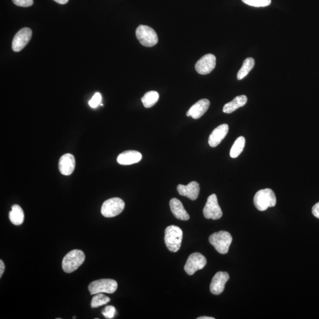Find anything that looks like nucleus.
I'll use <instances>...</instances> for the list:
<instances>
[{
    "mask_svg": "<svg viewBox=\"0 0 319 319\" xmlns=\"http://www.w3.org/2000/svg\"><path fill=\"white\" fill-rule=\"evenodd\" d=\"M183 239V231L177 226H169L165 229V241L167 247L173 252L179 250Z\"/></svg>",
    "mask_w": 319,
    "mask_h": 319,
    "instance_id": "obj_1",
    "label": "nucleus"
},
{
    "mask_svg": "<svg viewBox=\"0 0 319 319\" xmlns=\"http://www.w3.org/2000/svg\"><path fill=\"white\" fill-rule=\"evenodd\" d=\"M276 202L275 193L270 189L259 190L254 198L255 207L259 211H265L268 208L275 207Z\"/></svg>",
    "mask_w": 319,
    "mask_h": 319,
    "instance_id": "obj_2",
    "label": "nucleus"
},
{
    "mask_svg": "<svg viewBox=\"0 0 319 319\" xmlns=\"http://www.w3.org/2000/svg\"><path fill=\"white\" fill-rule=\"evenodd\" d=\"M85 259V254L81 250H71L64 258L62 268L65 273H72L84 262Z\"/></svg>",
    "mask_w": 319,
    "mask_h": 319,
    "instance_id": "obj_3",
    "label": "nucleus"
},
{
    "mask_svg": "<svg viewBox=\"0 0 319 319\" xmlns=\"http://www.w3.org/2000/svg\"><path fill=\"white\" fill-rule=\"evenodd\" d=\"M209 240L217 252L221 254H226L228 252L232 237L228 232L221 231L212 234Z\"/></svg>",
    "mask_w": 319,
    "mask_h": 319,
    "instance_id": "obj_4",
    "label": "nucleus"
},
{
    "mask_svg": "<svg viewBox=\"0 0 319 319\" xmlns=\"http://www.w3.org/2000/svg\"><path fill=\"white\" fill-rule=\"evenodd\" d=\"M136 36L140 43L145 47H153L158 43L156 32L150 27L140 25L136 30Z\"/></svg>",
    "mask_w": 319,
    "mask_h": 319,
    "instance_id": "obj_5",
    "label": "nucleus"
},
{
    "mask_svg": "<svg viewBox=\"0 0 319 319\" xmlns=\"http://www.w3.org/2000/svg\"><path fill=\"white\" fill-rule=\"evenodd\" d=\"M118 287L117 282L112 279H100L90 283L88 289L91 295L98 293H114Z\"/></svg>",
    "mask_w": 319,
    "mask_h": 319,
    "instance_id": "obj_6",
    "label": "nucleus"
},
{
    "mask_svg": "<svg viewBox=\"0 0 319 319\" xmlns=\"http://www.w3.org/2000/svg\"><path fill=\"white\" fill-rule=\"evenodd\" d=\"M125 208V203L120 198H113L106 200L101 207V213L104 217H113L120 214Z\"/></svg>",
    "mask_w": 319,
    "mask_h": 319,
    "instance_id": "obj_7",
    "label": "nucleus"
},
{
    "mask_svg": "<svg viewBox=\"0 0 319 319\" xmlns=\"http://www.w3.org/2000/svg\"><path fill=\"white\" fill-rule=\"evenodd\" d=\"M203 213L205 218L208 219L217 220L222 216V211L219 207L215 194L209 196Z\"/></svg>",
    "mask_w": 319,
    "mask_h": 319,
    "instance_id": "obj_8",
    "label": "nucleus"
},
{
    "mask_svg": "<svg viewBox=\"0 0 319 319\" xmlns=\"http://www.w3.org/2000/svg\"><path fill=\"white\" fill-rule=\"evenodd\" d=\"M207 263V259L201 253H193L187 258L184 269L187 274L192 276L197 271L203 269Z\"/></svg>",
    "mask_w": 319,
    "mask_h": 319,
    "instance_id": "obj_9",
    "label": "nucleus"
},
{
    "mask_svg": "<svg viewBox=\"0 0 319 319\" xmlns=\"http://www.w3.org/2000/svg\"><path fill=\"white\" fill-rule=\"evenodd\" d=\"M32 35V30L28 28H23L18 32L12 42V49L13 51L19 52L25 48L31 40Z\"/></svg>",
    "mask_w": 319,
    "mask_h": 319,
    "instance_id": "obj_10",
    "label": "nucleus"
},
{
    "mask_svg": "<svg viewBox=\"0 0 319 319\" xmlns=\"http://www.w3.org/2000/svg\"><path fill=\"white\" fill-rule=\"evenodd\" d=\"M216 57L213 55H205L197 62L195 70L201 74L210 73L216 67Z\"/></svg>",
    "mask_w": 319,
    "mask_h": 319,
    "instance_id": "obj_11",
    "label": "nucleus"
},
{
    "mask_svg": "<svg viewBox=\"0 0 319 319\" xmlns=\"http://www.w3.org/2000/svg\"><path fill=\"white\" fill-rule=\"evenodd\" d=\"M229 279V276L228 273L217 272L213 277L210 285V291L214 295L221 294L224 291L225 286L226 282Z\"/></svg>",
    "mask_w": 319,
    "mask_h": 319,
    "instance_id": "obj_12",
    "label": "nucleus"
},
{
    "mask_svg": "<svg viewBox=\"0 0 319 319\" xmlns=\"http://www.w3.org/2000/svg\"><path fill=\"white\" fill-rule=\"evenodd\" d=\"M75 159L73 155L68 153L63 155L59 159V169L62 175L70 176L75 168Z\"/></svg>",
    "mask_w": 319,
    "mask_h": 319,
    "instance_id": "obj_13",
    "label": "nucleus"
},
{
    "mask_svg": "<svg viewBox=\"0 0 319 319\" xmlns=\"http://www.w3.org/2000/svg\"><path fill=\"white\" fill-rule=\"evenodd\" d=\"M210 106V101L207 99L199 100L194 104L189 111H187L186 115L187 117H191L193 119H199L204 115L208 111Z\"/></svg>",
    "mask_w": 319,
    "mask_h": 319,
    "instance_id": "obj_14",
    "label": "nucleus"
},
{
    "mask_svg": "<svg viewBox=\"0 0 319 319\" xmlns=\"http://www.w3.org/2000/svg\"><path fill=\"white\" fill-rule=\"evenodd\" d=\"M177 190L180 195L186 196L192 201H195L199 196L200 186L196 181H191L186 186L178 184Z\"/></svg>",
    "mask_w": 319,
    "mask_h": 319,
    "instance_id": "obj_15",
    "label": "nucleus"
},
{
    "mask_svg": "<svg viewBox=\"0 0 319 319\" xmlns=\"http://www.w3.org/2000/svg\"><path fill=\"white\" fill-rule=\"evenodd\" d=\"M229 127L224 124L216 127L211 133L208 143L211 147H216L225 138L228 133Z\"/></svg>",
    "mask_w": 319,
    "mask_h": 319,
    "instance_id": "obj_16",
    "label": "nucleus"
},
{
    "mask_svg": "<svg viewBox=\"0 0 319 319\" xmlns=\"http://www.w3.org/2000/svg\"><path fill=\"white\" fill-rule=\"evenodd\" d=\"M142 159V154L135 150H128L121 153L117 157V162L121 165H131L139 163Z\"/></svg>",
    "mask_w": 319,
    "mask_h": 319,
    "instance_id": "obj_17",
    "label": "nucleus"
},
{
    "mask_svg": "<svg viewBox=\"0 0 319 319\" xmlns=\"http://www.w3.org/2000/svg\"><path fill=\"white\" fill-rule=\"evenodd\" d=\"M170 207L174 215L177 219L181 220H187L190 218L189 214L184 210L183 205L179 200L173 198L170 201Z\"/></svg>",
    "mask_w": 319,
    "mask_h": 319,
    "instance_id": "obj_18",
    "label": "nucleus"
},
{
    "mask_svg": "<svg viewBox=\"0 0 319 319\" xmlns=\"http://www.w3.org/2000/svg\"><path fill=\"white\" fill-rule=\"evenodd\" d=\"M247 101H248V98L246 95H240V96L235 97L231 102L225 104L223 108V112L226 114H231L238 108L245 106Z\"/></svg>",
    "mask_w": 319,
    "mask_h": 319,
    "instance_id": "obj_19",
    "label": "nucleus"
},
{
    "mask_svg": "<svg viewBox=\"0 0 319 319\" xmlns=\"http://www.w3.org/2000/svg\"><path fill=\"white\" fill-rule=\"evenodd\" d=\"M9 219L15 225H22L25 219V214L22 208L19 205H14L11 208V211L9 213Z\"/></svg>",
    "mask_w": 319,
    "mask_h": 319,
    "instance_id": "obj_20",
    "label": "nucleus"
},
{
    "mask_svg": "<svg viewBox=\"0 0 319 319\" xmlns=\"http://www.w3.org/2000/svg\"><path fill=\"white\" fill-rule=\"evenodd\" d=\"M159 100V94L156 91L147 92L142 98L143 106L146 108H151Z\"/></svg>",
    "mask_w": 319,
    "mask_h": 319,
    "instance_id": "obj_21",
    "label": "nucleus"
},
{
    "mask_svg": "<svg viewBox=\"0 0 319 319\" xmlns=\"http://www.w3.org/2000/svg\"><path fill=\"white\" fill-rule=\"evenodd\" d=\"M255 66V60L252 58H247L244 61L242 67L241 68L240 70L238 71L237 74V79L241 80L247 76L250 71H251Z\"/></svg>",
    "mask_w": 319,
    "mask_h": 319,
    "instance_id": "obj_22",
    "label": "nucleus"
},
{
    "mask_svg": "<svg viewBox=\"0 0 319 319\" xmlns=\"http://www.w3.org/2000/svg\"><path fill=\"white\" fill-rule=\"evenodd\" d=\"M246 139L244 137L241 136L235 140L233 145L231 149L230 156L233 159L240 156L245 147Z\"/></svg>",
    "mask_w": 319,
    "mask_h": 319,
    "instance_id": "obj_23",
    "label": "nucleus"
},
{
    "mask_svg": "<svg viewBox=\"0 0 319 319\" xmlns=\"http://www.w3.org/2000/svg\"><path fill=\"white\" fill-rule=\"evenodd\" d=\"M111 299L108 297L106 296L102 293H98L92 298L91 301L92 308H99L100 306L106 305L108 303Z\"/></svg>",
    "mask_w": 319,
    "mask_h": 319,
    "instance_id": "obj_24",
    "label": "nucleus"
},
{
    "mask_svg": "<svg viewBox=\"0 0 319 319\" xmlns=\"http://www.w3.org/2000/svg\"><path fill=\"white\" fill-rule=\"evenodd\" d=\"M245 4L255 7H263L269 5L271 0H242Z\"/></svg>",
    "mask_w": 319,
    "mask_h": 319,
    "instance_id": "obj_25",
    "label": "nucleus"
},
{
    "mask_svg": "<svg viewBox=\"0 0 319 319\" xmlns=\"http://www.w3.org/2000/svg\"><path fill=\"white\" fill-rule=\"evenodd\" d=\"M102 314L106 319H113L116 314V309L114 306H107L102 311Z\"/></svg>",
    "mask_w": 319,
    "mask_h": 319,
    "instance_id": "obj_26",
    "label": "nucleus"
},
{
    "mask_svg": "<svg viewBox=\"0 0 319 319\" xmlns=\"http://www.w3.org/2000/svg\"><path fill=\"white\" fill-rule=\"evenodd\" d=\"M101 101H102V96L99 92H97L95 94L93 97L92 98V99L89 101V105L92 108H95L100 105L101 104Z\"/></svg>",
    "mask_w": 319,
    "mask_h": 319,
    "instance_id": "obj_27",
    "label": "nucleus"
},
{
    "mask_svg": "<svg viewBox=\"0 0 319 319\" xmlns=\"http://www.w3.org/2000/svg\"><path fill=\"white\" fill-rule=\"evenodd\" d=\"M14 4L19 7H28L34 4V0H12Z\"/></svg>",
    "mask_w": 319,
    "mask_h": 319,
    "instance_id": "obj_28",
    "label": "nucleus"
},
{
    "mask_svg": "<svg viewBox=\"0 0 319 319\" xmlns=\"http://www.w3.org/2000/svg\"><path fill=\"white\" fill-rule=\"evenodd\" d=\"M312 213L315 217L319 219V202L314 206L312 208Z\"/></svg>",
    "mask_w": 319,
    "mask_h": 319,
    "instance_id": "obj_29",
    "label": "nucleus"
},
{
    "mask_svg": "<svg viewBox=\"0 0 319 319\" xmlns=\"http://www.w3.org/2000/svg\"><path fill=\"white\" fill-rule=\"evenodd\" d=\"M5 271V265L2 260H0V277H1Z\"/></svg>",
    "mask_w": 319,
    "mask_h": 319,
    "instance_id": "obj_30",
    "label": "nucleus"
},
{
    "mask_svg": "<svg viewBox=\"0 0 319 319\" xmlns=\"http://www.w3.org/2000/svg\"><path fill=\"white\" fill-rule=\"evenodd\" d=\"M55 2L60 4H65L69 1V0H53Z\"/></svg>",
    "mask_w": 319,
    "mask_h": 319,
    "instance_id": "obj_31",
    "label": "nucleus"
},
{
    "mask_svg": "<svg viewBox=\"0 0 319 319\" xmlns=\"http://www.w3.org/2000/svg\"><path fill=\"white\" fill-rule=\"evenodd\" d=\"M198 319H214V318L212 317H202L198 318Z\"/></svg>",
    "mask_w": 319,
    "mask_h": 319,
    "instance_id": "obj_32",
    "label": "nucleus"
}]
</instances>
